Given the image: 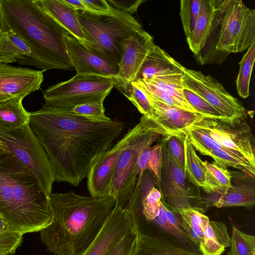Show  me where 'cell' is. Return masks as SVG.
Instances as JSON below:
<instances>
[{"label": "cell", "mask_w": 255, "mask_h": 255, "mask_svg": "<svg viewBox=\"0 0 255 255\" xmlns=\"http://www.w3.org/2000/svg\"><path fill=\"white\" fill-rule=\"evenodd\" d=\"M31 128L51 163L55 181L78 186L92 166L112 147L125 124L93 123L72 114L68 109L43 104L29 112Z\"/></svg>", "instance_id": "obj_1"}, {"label": "cell", "mask_w": 255, "mask_h": 255, "mask_svg": "<svg viewBox=\"0 0 255 255\" xmlns=\"http://www.w3.org/2000/svg\"><path fill=\"white\" fill-rule=\"evenodd\" d=\"M52 223L40 231L47 250L55 255H83L115 208L110 196L99 198L73 191L51 193Z\"/></svg>", "instance_id": "obj_2"}, {"label": "cell", "mask_w": 255, "mask_h": 255, "mask_svg": "<svg viewBox=\"0 0 255 255\" xmlns=\"http://www.w3.org/2000/svg\"><path fill=\"white\" fill-rule=\"evenodd\" d=\"M0 22L1 30L14 31L31 51L19 64L44 71L75 70L64 43L68 33L35 0H0Z\"/></svg>", "instance_id": "obj_3"}, {"label": "cell", "mask_w": 255, "mask_h": 255, "mask_svg": "<svg viewBox=\"0 0 255 255\" xmlns=\"http://www.w3.org/2000/svg\"><path fill=\"white\" fill-rule=\"evenodd\" d=\"M0 216L9 230L22 235L40 232L53 220L49 196L9 152L0 155Z\"/></svg>", "instance_id": "obj_4"}, {"label": "cell", "mask_w": 255, "mask_h": 255, "mask_svg": "<svg viewBox=\"0 0 255 255\" xmlns=\"http://www.w3.org/2000/svg\"><path fill=\"white\" fill-rule=\"evenodd\" d=\"M161 135L170 134L157 122L144 116L132 128L131 135L119 156L111 182L109 196L115 199V206L126 208L137 182L138 157Z\"/></svg>", "instance_id": "obj_5"}, {"label": "cell", "mask_w": 255, "mask_h": 255, "mask_svg": "<svg viewBox=\"0 0 255 255\" xmlns=\"http://www.w3.org/2000/svg\"><path fill=\"white\" fill-rule=\"evenodd\" d=\"M87 37L95 44L99 53L119 64L125 40L144 30L131 15L112 6L107 14L74 11Z\"/></svg>", "instance_id": "obj_6"}, {"label": "cell", "mask_w": 255, "mask_h": 255, "mask_svg": "<svg viewBox=\"0 0 255 255\" xmlns=\"http://www.w3.org/2000/svg\"><path fill=\"white\" fill-rule=\"evenodd\" d=\"M213 23L219 27L216 51L242 52L255 42V10L242 0H217Z\"/></svg>", "instance_id": "obj_7"}, {"label": "cell", "mask_w": 255, "mask_h": 255, "mask_svg": "<svg viewBox=\"0 0 255 255\" xmlns=\"http://www.w3.org/2000/svg\"><path fill=\"white\" fill-rule=\"evenodd\" d=\"M0 143L33 173L49 196L55 181L54 171L44 148L29 124L17 128L0 125Z\"/></svg>", "instance_id": "obj_8"}, {"label": "cell", "mask_w": 255, "mask_h": 255, "mask_svg": "<svg viewBox=\"0 0 255 255\" xmlns=\"http://www.w3.org/2000/svg\"><path fill=\"white\" fill-rule=\"evenodd\" d=\"M117 83L116 80L110 77L76 74L44 90L43 98L45 104L48 106L72 109L80 105L104 101Z\"/></svg>", "instance_id": "obj_9"}, {"label": "cell", "mask_w": 255, "mask_h": 255, "mask_svg": "<svg viewBox=\"0 0 255 255\" xmlns=\"http://www.w3.org/2000/svg\"><path fill=\"white\" fill-rule=\"evenodd\" d=\"M184 88L199 96L232 122L245 121L247 113L242 103L227 92L221 83L210 75L188 69L179 63Z\"/></svg>", "instance_id": "obj_10"}, {"label": "cell", "mask_w": 255, "mask_h": 255, "mask_svg": "<svg viewBox=\"0 0 255 255\" xmlns=\"http://www.w3.org/2000/svg\"><path fill=\"white\" fill-rule=\"evenodd\" d=\"M194 125L206 131L221 146L255 166L254 138L246 121L232 122L206 117Z\"/></svg>", "instance_id": "obj_11"}, {"label": "cell", "mask_w": 255, "mask_h": 255, "mask_svg": "<svg viewBox=\"0 0 255 255\" xmlns=\"http://www.w3.org/2000/svg\"><path fill=\"white\" fill-rule=\"evenodd\" d=\"M166 136L160 140L162 163L159 181L164 206L169 211L178 214L182 210L192 208L190 195L186 181L185 170L181 167L169 152Z\"/></svg>", "instance_id": "obj_12"}, {"label": "cell", "mask_w": 255, "mask_h": 255, "mask_svg": "<svg viewBox=\"0 0 255 255\" xmlns=\"http://www.w3.org/2000/svg\"><path fill=\"white\" fill-rule=\"evenodd\" d=\"M154 44L152 36L144 30L124 41L115 86L118 90L136 80L144 60Z\"/></svg>", "instance_id": "obj_13"}, {"label": "cell", "mask_w": 255, "mask_h": 255, "mask_svg": "<svg viewBox=\"0 0 255 255\" xmlns=\"http://www.w3.org/2000/svg\"><path fill=\"white\" fill-rule=\"evenodd\" d=\"M44 72L0 63V102L15 97L23 99L39 90Z\"/></svg>", "instance_id": "obj_14"}, {"label": "cell", "mask_w": 255, "mask_h": 255, "mask_svg": "<svg viewBox=\"0 0 255 255\" xmlns=\"http://www.w3.org/2000/svg\"><path fill=\"white\" fill-rule=\"evenodd\" d=\"M64 43L69 57L76 71V74L98 75L110 77L114 78L117 82L118 64L102 55L88 49L68 34L65 36Z\"/></svg>", "instance_id": "obj_15"}, {"label": "cell", "mask_w": 255, "mask_h": 255, "mask_svg": "<svg viewBox=\"0 0 255 255\" xmlns=\"http://www.w3.org/2000/svg\"><path fill=\"white\" fill-rule=\"evenodd\" d=\"M133 232L130 214L115 206L104 226L83 255H107L128 234Z\"/></svg>", "instance_id": "obj_16"}, {"label": "cell", "mask_w": 255, "mask_h": 255, "mask_svg": "<svg viewBox=\"0 0 255 255\" xmlns=\"http://www.w3.org/2000/svg\"><path fill=\"white\" fill-rule=\"evenodd\" d=\"M131 133L132 128L106 151L90 169L87 177V188L91 196L102 198L109 196L111 182L116 163Z\"/></svg>", "instance_id": "obj_17"}, {"label": "cell", "mask_w": 255, "mask_h": 255, "mask_svg": "<svg viewBox=\"0 0 255 255\" xmlns=\"http://www.w3.org/2000/svg\"><path fill=\"white\" fill-rule=\"evenodd\" d=\"M145 95L152 107L149 118L157 122L170 135H185V130L188 127L208 117L198 113L168 106Z\"/></svg>", "instance_id": "obj_18"}, {"label": "cell", "mask_w": 255, "mask_h": 255, "mask_svg": "<svg viewBox=\"0 0 255 255\" xmlns=\"http://www.w3.org/2000/svg\"><path fill=\"white\" fill-rule=\"evenodd\" d=\"M35 1L69 35L76 39L88 49L99 53L95 44L85 34L75 14V11L66 6L61 0H35Z\"/></svg>", "instance_id": "obj_19"}, {"label": "cell", "mask_w": 255, "mask_h": 255, "mask_svg": "<svg viewBox=\"0 0 255 255\" xmlns=\"http://www.w3.org/2000/svg\"><path fill=\"white\" fill-rule=\"evenodd\" d=\"M133 231L136 240L132 255H202L149 232Z\"/></svg>", "instance_id": "obj_20"}, {"label": "cell", "mask_w": 255, "mask_h": 255, "mask_svg": "<svg viewBox=\"0 0 255 255\" xmlns=\"http://www.w3.org/2000/svg\"><path fill=\"white\" fill-rule=\"evenodd\" d=\"M217 0H202L199 16L192 32L186 38L188 46L195 55L204 48L216 15Z\"/></svg>", "instance_id": "obj_21"}, {"label": "cell", "mask_w": 255, "mask_h": 255, "mask_svg": "<svg viewBox=\"0 0 255 255\" xmlns=\"http://www.w3.org/2000/svg\"><path fill=\"white\" fill-rule=\"evenodd\" d=\"M181 73L179 63L154 44L144 60L136 80Z\"/></svg>", "instance_id": "obj_22"}, {"label": "cell", "mask_w": 255, "mask_h": 255, "mask_svg": "<svg viewBox=\"0 0 255 255\" xmlns=\"http://www.w3.org/2000/svg\"><path fill=\"white\" fill-rule=\"evenodd\" d=\"M185 151V172L191 182L200 187L208 194L215 193L211 185L207 170L203 161L196 154L187 135L184 141Z\"/></svg>", "instance_id": "obj_23"}, {"label": "cell", "mask_w": 255, "mask_h": 255, "mask_svg": "<svg viewBox=\"0 0 255 255\" xmlns=\"http://www.w3.org/2000/svg\"><path fill=\"white\" fill-rule=\"evenodd\" d=\"M31 54L29 47L14 31H0V63H18Z\"/></svg>", "instance_id": "obj_24"}, {"label": "cell", "mask_w": 255, "mask_h": 255, "mask_svg": "<svg viewBox=\"0 0 255 255\" xmlns=\"http://www.w3.org/2000/svg\"><path fill=\"white\" fill-rule=\"evenodd\" d=\"M20 98H12L0 102V125L17 128L28 125L29 112L24 108Z\"/></svg>", "instance_id": "obj_25"}, {"label": "cell", "mask_w": 255, "mask_h": 255, "mask_svg": "<svg viewBox=\"0 0 255 255\" xmlns=\"http://www.w3.org/2000/svg\"><path fill=\"white\" fill-rule=\"evenodd\" d=\"M255 204V188L251 184L242 183L232 186L219 199L212 204L217 208L243 206Z\"/></svg>", "instance_id": "obj_26"}, {"label": "cell", "mask_w": 255, "mask_h": 255, "mask_svg": "<svg viewBox=\"0 0 255 255\" xmlns=\"http://www.w3.org/2000/svg\"><path fill=\"white\" fill-rule=\"evenodd\" d=\"M182 76L181 73L154 77L144 80L168 93L180 103L186 111L197 113L186 101L183 95Z\"/></svg>", "instance_id": "obj_27"}, {"label": "cell", "mask_w": 255, "mask_h": 255, "mask_svg": "<svg viewBox=\"0 0 255 255\" xmlns=\"http://www.w3.org/2000/svg\"><path fill=\"white\" fill-rule=\"evenodd\" d=\"M185 133L187 135L194 149L195 148L203 155L208 156L209 153L213 150L220 149L237 155L221 146L214 140L206 131L194 124L185 130Z\"/></svg>", "instance_id": "obj_28"}, {"label": "cell", "mask_w": 255, "mask_h": 255, "mask_svg": "<svg viewBox=\"0 0 255 255\" xmlns=\"http://www.w3.org/2000/svg\"><path fill=\"white\" fill-rule=\"evenodd\" d=\"M255 59V42L248 49L239 63L240 69L236 80L238 93L240 97L247 98L250 95V84Z\"/></svg>", "instance_id": "obj_29"}, {"label": "cell", "mask_w": 255, "mask_h": 255, "mask_svg": "<svg viewBox=\"0 0 255 255\" xmlns=\"http://www.w3.org/2000/svg\"><path fill=\"white\" fill-rule=\"evenodd\" d=\"M219 166L224 168L232 167L242 170L251 177L255 176V166L245 158L223 149L214 150L208 155Z\"/></svg>", "instance_id": "obj_30"}, {"label": "cell", "mask_w": 255, "mask_h": 255, "mask_svg": "<svg viewBox=\"0 0 255 255\" xmlns=\"http://www.w3.org/2000/svg\"><path fill=\"white\" fill-rule=\"evenodd\" d=\"M104 101L91 102L68 109L74 116L93 123H110L112 120L105 114Z\"/></svg>", "instance_id": "obj_31"}, {"label": "cell", "mask_w": 255, "mask_h": 255, "mask_svg": "<svg viewBox=\"0 0 255 255\" xmlns=\"http://www.w3.org/2000/svg\"><path fill=\"white\" fill-rule=\"evenodd\" d=\"M207 169L211 186L215 193L222 195L232 186L231 173L218 165L215 162L203 161Z\"/></svg>", "instance_id": "obj_32"}, {"label": "cell", "mask_w": 255, "mask_h": 255, "mask_svg": "<svg viewBox=\"0 0 255 255\" xmlns=\"http://www.w3.org/2000/svg\"><path fill=\"white\" fill-rule=\"evenodd\" d=\"M231 249L228 255H255V237L233 226Z\"/></svg>", "instance_id": "obj_33"}, {"label": "cell", "mask_w": 255, "mask_h": 255, "mask_svg": "<svg viewBox=\"0 0 255 255\" xmlns=\"http://www.w3.org/2000/svg\"><path fill=\"white\" fill-rule=\"evenodd\" d=\"M202 0H181L180 16L184 31L188 37L193 31L197 20Z\"/></svg>", "instance_id": "obj_34"}, {"label": "cell", "mask_w": 255, "mask_h": 255, "mask_svg": "<svg viewBox=\"0 0 255 255\" xmlns=\"http://www.w3.org/2000/svg\"><path fill=\"white\" fill-rule=\"evenodd\" d=\"M202 227L204 238H211L225 248L231 245V238L227 232L226 226L222 222L210 221L209 218L203 215Z\"/></svg>", "instance_id": "obj_35"}, {"label": "cell", "mask_w": 255, "mask_h": 255, "mask_svg": "<svg viewBox=\"0 0 255 255\" xmlns=\"http://www.w3.org/2000/svg\"><path fill=\"white\" fill-rule=\"evenodd\" d=\"M137 108L142 116L149 118L152 107L145 94L139 88L131 84L119 90Z\"/></svg>", "instance_id": "obj_36"}, {"label": "cell", "mask_w": 255, "mask_h": 255, "mask_svg": "<svg viewBox=\"0 0 255 255\" xmlns=\"http://www.w3.org/2000/svg\"><path fill=\"white\" fill-rule=\"evenodd\" d=\"M183 93L186 101L197 113L211 118L228 120L205 100L193 92L184 88Z\"/></svg>", "instance_id": "obj_37"}, {"label": "cell", "mask_w": 255, "mask_h": 255, "mask_svg": "<svg viewBox=\"0 0 255 255\" xmlns=\"http://www.w3.org/2000/svg\"><path fill=\"white\" fill-rule=\"evenodd\" d=\"M185 135H170L165 137L169 152L179 166L184 170L185 151L184 141Z\"/></svg>", "instance_id": "obj_38"}, {"label": "cell", "mask_w": 255, "mask_h": 255, "mask_svg": "<svg viewBox=\"0 0 255 255\" xmlns=\"http://www.w3.org/2000/svg\"><path fill=\"white\" fill-rule=\"evenodd\" d=\"M22 241V235L9 230L0 232V252L7 255L15 254Z\"/></svg>", "instance_id": "obj_39"}, {"label": "cell", "mask_w": 255, "mask_h": 255, "mask_svg": "<svg viewBox=\"0 0 255 255\" xmlns=\"http://www.w3.org/2000/svg\"><path fill=\"white\" fill-rule=\"evenodd\" d=\"M181 220L191 228L202 240L204 239L202 219L204 214L193 207L181 210L179 213Z\"/></svg>", "instance_id": "obj_40"}, {"label": "cell", "mask_w": 255, "mask_h": 255, "mask_svg": "<svg viewBox=\"0 0 255 255\" xmlns=\"http://www.w3.org/2000/svg\"><path fill=\"white\" fill-rule=\"evenodd\" d=\"M162 163V148L160 142L152 146L151 153L147 161V170L152 174L157 183L160 178Z\"/></svg>", "instance_id": "obj_41"}, {"label": "cell", "mask_w": 255, "mask_h": 255, "mask_svg": "<svg viewBox=\"0 0 255 255\" xmlns=\"http://www.w3.org/2000/svg\"><path fill=\"white\" fill-rule=\"evenodd\" d=\"M135 240L134 231L128 234L107 255H132Z\"/></svg>", "instance_id": "obj_42"}, {"label": "cell", "mask_w": 255, "mask_h": 255, "mask_svg": "<svg viewBox=\"0 0 255 255\" xmlns=\"http://www.w3.org/2000/svg\"><path fill=\"white\" fill-rule=\"evenodd\" d=\"M113 7L132 15L136 12L139 6L145 1L143 0H106Z\"/></svg>", "instance_id": "obj_43"}, {"label": "cell", "mask_w": 255, "mask_h": 255, "mask_svg": "<svg viewBox=\"0 0 255 255\" xmlns=\"http://www.w3.org/2000/svg\"><path fill=\"white\" fill-rule=\"evenodd\" d=\"M202 255H221L225 248L211 238H204L198 245Z\"/></svg>", "instance_id": "obj_44"}, {"label": "cell", "mask_w": 255, "mask_h": 255, "mask_svg": "<svg viewBox=\"0 0 255 255\" xmlns=\"http://www.w3.org/2000/svg\"><path fill=\"white\" fill-rule=\"evenodd\" d=\"M87 8V11L99 14H109L112 6L106 0H82Z\"/></svg>", "instance_id": "obj_45"}, {"label": "cell", "mask_w": 255, "mask_h": 255, "mask_svg": "<svg viewBox=\"0 0 255 255\" xmlns=\"http://www.w3.org/2000/svg\"><path fill=\"white\" fill-rule=\"evenodd\" d=\"M165 213L169 226V233L179 238L184 237L186 235L182 227L181 221H180L174 213L166 208Z\"/></svg>", "instance_id": "obj_46"}, {"label": "cell", "mask_w": 255, "mask_h": 255, "mask_svg": "<svg viewBox=\"0 0 255 255\" xmlns=\"http://www.w3.org/2000/svg\"><path fill=\"white\" fill-rule=\"evenodd\" d=\"M165 209L166 207L161 202L158 214L152 221H154L163 230L169 233V226L165 213Z\"/></svg>", "instance_id": "obj_47"}, {"label": "cell", "mask_w": 255, "mask_h": 255, "mask_svg": "<svg viewBox=\"0 0 255 255\" xmlns=\"http://www.w3.org/2000/svg\"><path fill=\"white\" fill-rule=\"evenodd\" d=\"M66 6L75 11H87V8L82 0H61Z\"/></svg>", "instance_id": "obj_48"}, {"label": "cell", "mask_w": 255, "mask_h": 255, "mask_svg": "<svg viewBox=\"0 0 255 255\" xmlns=\"http://www.w3.org/2000/svg\"><path fill=\"white\" fill-rule=\"evenodd\" d=\"M182 225L183 230L185 233L186 236L195 245H199L202 240L197 235V234L193 231V230L187 225L185 222L182 221Z\"/></svg>", "instance_id": "obj_49"}, {"label": "cell", "mask_w": 255, "mask_h": 255, "mask_svg": "<svg viewBox=\"0 0 255 255\" xmlns=\"http://www.w3.org/2000/svg\"><path fill=\"white\" fill-rule=\"evenodd\" d=\"M7 230H8V229L6 224L0 216V232L6 231Z\"/></svg>", "instance_id": "obj_50"}, {"label": "cell", "mask_w": 255, "mask_h": 255, "mask_svg": "<svg viewBox=\"0 0 255 255\" xmlns=\"http://www.w3.org/2000/svg\"><path fill=\"white\" fill-rule=\"evenodd\" d=\"M8 152L6 149L2 146V145L0 143V155L6 153Z\"/></svg>", "instance_id": "obj_51"}, {"label": "cell", "mask_w": 255, "mask_h": 255, "mask_svg": "<svg viewBox=\"0 0 255 255\" xmlns=\"http://www.w3.org/2000/svg\"><path fill=\"white\" fill-rule=\"evenodd\" d=\"M0 255H7L5 253H3L0 252Z\"/></svg>", "instance_id": "obj_52"}, {"label": "cell", "mask_w": 255, "mask_h": 255, "mask_svg": "<svg viewBox=\"0 0 255 255\" xmlns=\"http://www.w3.org/2000/svg\"><path fill=\"white\" fill-rule=\"evenodd\" d=\"M1 30V29H0V31Z\"/></svg>", "instance_id": "obj_53"}]
</instances>
